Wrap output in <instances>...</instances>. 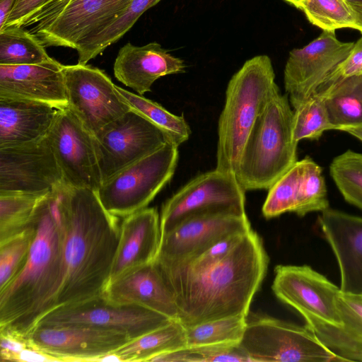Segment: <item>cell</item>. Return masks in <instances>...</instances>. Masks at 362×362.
Returning a JSON list of instances; mask_svg holds the SVG:
<instances>
[{
	"label": "cell",
	"instance_id": "cell-3",
	"mask_svg": "<svg viewBox=\"0 0 362 362\" xmlns=\"http://www.w3.org/2000/svg\"><path fill=\"white\" fill-rule=\"evenodd\" d=\"M62 185L40 201L31 221L35 234L27 259L0 290V329L26 337L56 291L62 269Z\"/></svg>",
	"mask_w": 362,
	"mask_h": 362
},
{
	"label": "cell",
	"instance_id": "cell-21",
	"mask_svg": "<svg viewBox=\"0 0 362 362\" xmlns=\"http://www.w3.org/2000/svg\"><path fill=\"white\" fill-rule=\"evenodd\" d=\"M103 294L113 303L138 305L178 320L174 296L154 261L124 273Z\"/></svg>",
	"mask_w": 362,
	"mask_h": 362
},
{
	"label": "cell",
	"instance_id": "cell-34",
	"mask_svg": "<svg viewBox=\"0 0 362 362\" xmlns=\"http://www.w3.org/2000/svg\"><path fill=\"white\" fill-rule=\"evenodd\" d=\"M298 9L313 25L323 30L344 28L356 30L355 13L346 0H302Z\"/></svg>",
	"mask_w": 362,
	"mask_h": 362
},
{
	"label": "cell",
	"instance_id": "cell-29",
	"mask_svg": "<svg viewBox=\"0 0 362 362\" xmlns=\"http://www.w3.org/2000/svg\"><path fill=\"white\" fill-rule=\"evenodd\" d=\"M24 28L11 25L0 30V64H37L52 59L41 41Z\"/></svg>",
	"mask_w": 362,
	"mask_h": 362
},
{
	"label": "cell",
	"instance_id": "cell-24",
	"mask_svg": "<svg viewBox=\"0 0 362 362\" xmlns=\"http://www.w3.org/2000/svg\"><path fill=\"white\" fill-rule=\"evenodd\" d=\"M61 110L43 102L0 97V148L44 138Z\"/></svg>",
	"mask_w": 362,
	"mask_h": 362
},
{
	"label": "cell",
	"instance_id": "cell-47",
	"mask_svg": "<svg viewBox=\"0 0 362 362\" xmlns=\"http://www.w3.org/2000/svg\"><path fill=\"white\" fill-rule=\"evenodd\" d=\"M344 132L351 134L362 142V127H351Z\"/></svg>",
	"mask_w": 362,
	"mask_h": 362
},
{
	"label": "cell",
	"instance_id": "cell-14",
	"mask_svg": "<svg viewBox=\"0 0 362 362\" xmlns=\"http://www.w3.org/2000/svg\"><path fill=\"white\" fill-rule=\"evenodd\" d=\"M354 42L339 41L335 31L323 30L301 48L292 49L284 71V83L293 109L315 95L321 83L349 56Z\"/></svg>",
	"mask_w": 362,
	"mask_h": 362
},
{
	"label": "cell",
	"instance_id": "cell-20",
	"mask_svg": "<svg viewBox=\"0 0 362 362\" xmlns=\"http://www.w3.org/2000/svg\"><path fill=\"white\" fill-rule=\"evenodd\" d=\"M63 66L54 59L37 64H0V97L36 100L66 108Z\"/></svg>",
	"mask_w": 362,
	"mask_h": 362
},
{
	"label": "cell",
	"instance_id": "cell-28",
	"mask_svg": "<svg viewBox=\"0 0 362 362\" xmlns=\"http://www.w3.org/2000/svg\"><path fill=\"white\" fill-rule=\"evenodd\" d=\"M323 98L331 129L362 127V74L344 80Z\"/></svg>",
	"mask_w": 362,
	"mask_h": 362
},
{
	"label": "cell",
	"instance_id": "cell-18",
	"mask_svg": "<svg viewBox=\"0 0 362 362\" xmlns=\"http://www.w3.org/2000/svg\"><path fill=\"white\" fill-rule=\"evenodd\" d=\"M130 1L69 0L52 20L29 31L45 46L76 49L81 42L110 23Z\"/></svg>",
	"mask_w": 362,
	"mask_h": 362
},
{
	"label": "cell",
	"instance_id": "cell-16",
	"mask_svg": "<svg viewBox=\"0 0 362 362\" xmlns=\"http://www.w3.org/2000/svg\"><path fill=\"white\" fill-rule=\"evenodd\" d=\"M250 229L246 213L221 211L192 216L160 236L154 260L182 261L198 255L230 234Z\"/></svg>",
	"mask_w": 362,
	"mask_h": 362
},
{
	"label": "cell",
	"instance_id": "cell-4",
	"mask_svg": "<svg viewBox=\"0 0 362 362\" xmlns=\"http://www.w3.org/2000/svg\"><path fill=\"white\" fill-rule=\"evenodd\" d=\"M279 91L267 55L247 60L233 75L218 119L216 169L235 176L243 148L258 117Z\"/></svg>",
	"mask_w": 362,
	"mask_h": 362
},
{
	"label": "cell",
	"instance_id": "cell-30",
	"mask_svg": "<svg viewBox=\"0 0 362 362\" xmlns=\"http://www.w3.org/2000/svg\"><path fill=\"white\" fill-rule=\"evenodd\" d=\"M116 88L133 110L162 129L171 143L179 146L188 140L191 129L182 115H174L156 102L117 86Z\"/></svg>",
	"mask_w": 362,
	"mask_h": 362
},
{
	"label": "cell",
	"instance_id": "cell-48",
	"mask_svg": "<svg viewBox=\"0 0 362 362\" xmlns=\"http://www.w3.org/2000/svg\"><path fill=\"white\" fill-rule=\"evenodd\" d=\"M285 1L298 8L302 0H284Z\"/></svg>",
	"mask_w": 362,
	"mask_h": 362
},
{
	"label": "cell",
	"instance_id": "cell-41",
	"mask_svg": "<svg viewBox=\"0 0 362 362\" xmlns=\"http://www.w3.org/2000/svg\"><path fill=\"white\" fill-rule=\"evenodd\" d=\"M29 346L26 337L9 331L0 330L1 361H16L18 354Z\"/></svg>",
	"mask_w": 362,
	"mask_h": 362
},
{
	"label": "cell",
	"instance_id": "cell-10",
	"mask_svg": "<svg viewBox=\"0 0 362 362\" xmlns=\"http://www.w3.org/2000/svg\"><path fill=\"white\" fill-rule=\"evenodd\" d=\"M245 192L233 175L216 168L199 175L163 204L160 236L192 216L221 211L246 213Z\"/></svg>",
	"mask_w": 362,
	"mask_h": 362
},
{
	"label": "cell",
	"instance_id": "cell-38",
	"mask_svg": "<svg viewBox=\"0 0 362 362\" xmlns=\"http://www.w3.org/2000/svg\"><path fill=\"white\" fill-rule=\"evenodd\" d=\"M302 160H298L271 188L262 206L266 218L294 211L302 173Z\"/></svg>",
	"mask_w": 362,
	"mask_h": 362
},
{
	"label": "cell",
	"instance_id": "cell-35",
	"mask_svg": "<svg viewBox=\"0 0 362 362\" xmlns=\"http://www.w3.org/2000/svg\"><path fill=\"white\" fill-rule=\"evenodd\" d=\"M329 172L344 199L362 211V153L347 150L333 159Z\"/></svg>",
	"mask_w": 362,
	"mask_h": 362
},
{
	"label": "cell",
	"instance_id": "cell-50",
	"mask_svg": "<svg viewBox=\"0 0 362 362\" xmlns=\"http://www.w3.org/2000/svg\"><path fill=\"white\" fill-rule=\"evenodd\" d=\"M362 299V294H356Z\"/></svg>",
	"mask_w": 362,
	"mask_h": 362
},
{
	"label": "cell",
	"instance_id": "cell-40",
	"mask_svg": "<svg viewBox=\"0 0 362 362\" xmlns=\"http://www.w3.org/2000/svg\"><path fill=\"white\" fill-rule=\"evenodd\" d=\"M361 74H362V37L354 42L349 56L321 83L315 95L324 98L344 80Z\"/></svg>",
	"mask_w": 362,
	"mask_h": 362
},
{
	"label": "cell",
	"instance_id": "cell-44",
	"mask_svg": "<svg viewBox=\"0 0 362 362\" xmlns=\"http://www.w3.org/2000/svg\"><path fill=\"white\" fill-rule=\"evenodd\" d=\"M16 361L21 362H52L59 361L37 349L32 347L30 345L23 349L18 356Z\"/></svg>",
	"mask_w": 362,
	"mask_h": 362
},
{
	"label": "cell",
	"instance_id": "cell-8",
	"mask_svg": "<svg viewBox=\"0 0 362 362\" xmlns=\"http://www.w3.org/2000/svg\"><path fill=\"white\" fill-rule=\"evenodd\" d=\"M172 320L143 306L113 303L101 294L56 308L43 316L35 327H94L124 332L132 341Z\"/></svg>",
	"mask_w": 362,
	"mask_h": 362
},
{
	"label": "cell",
	"instance_id": "cell-31",
	"mask_svg": "<svg viewBox=\"0 0 362 362\" xmlns=\"http://www.w3.org/2000/svg\"><path fill=\"white\" fill-rule=\"evenodd\" d=\"M247 317L231 316L185 327L187 347L238 344L245 331Z\"/></svg>",
	"mask_w": 362,
	"mask_h": 362
},
{
	"label": "cell",
	"instance_id": "cell-26",
	"mask_svg": "<svg viewBox=\"0 0 362 362\" xmlns=\"http://www.w3.org/2000/svg\"><path fill=\"white\" fill-rule=\"evenodd\" d=\"M187 347L185 327L178 320L134 339L115 353L121 362L150 361L153 357Z\"/></svg>",
	"mask_w": 362,
	"mask_h": 362
},
{
	"label": "cell",
	"instance_id": "cell-5",
	"mask_svg": "<svg viewBox=\"0 0 362 362\" xmlns=\"http://www.w3.org/2000/svg\"><path fill=\"white\" fill-rule=\"evenodd\" d=\"M293 117L288 96L281 91L265 106L246 141L235 173L245 191L269 189L298 161Z\"/></svg>",
	"mask_w": 362,
	"mask_h": 362
},
{
	"label": "cell",
	"instance_id": "cell-11",
	"mask_svg": "<svg viewBox=\"0 0 362 362\" xmlns=\"http://www.w3.org/2000/svg\"><path fill=\"white\" fill-rule=\"evenodd\" d=\"M63 73L67 108L92 134L132 109L103 70L78 63Z\"/></svg>",
	"mask_w": 362,
	"mask_h": 362
},
{
	"label": "cell",
	"instance_id": "cell-17",
	"mask_svg": "<svg viewBox=\"0 0 362 362\" xmlns=\"http://www.w3.org/2000/svg\"><path fill=\"white\" fill-rule=\"evenodd\" d=\"M29 344L62 361H98L131 341L125 333L88 326H36Z\"/></svg>",
	"mask_w": 362,
	"mask_h": 362
},
{
	"label": "cell",
	"instance_id": "cell-42",
	"mask_svg": "<svg viewBox=\"0 0 362 362\" xmlns=\"http://www.w3.org/2000/svg\"><path fill=\"white\" fill-rule=\"evenodd\" d=\"M49 1L17 0L4 28L11 25L22 26L29 17L38 11Z\"/></svg>",
	"mask_w": 362,
	"mask_h": 362
},
{
	"label": "cell",
	"instance_id": "cell-9",
	"mask_svg": "<svg viewBox=\"0 0 362 362\" xmlns=\"http://www.w3.org/2000/svg\"><path fill=\"white\" fill-rule=\"evenodd\" d=\"M93 136L103 182L170 141L162 129L132 108Z\"/></svg>",
	"mask_w": 362,
	"mask_h": 362
},
{
	"label": "cell",
	"instance_id": "cell-7",
	"mask_svg": "<svg viewBox=\"0 0 362 362\" xmlns=\"http://www.w3.org/2000/svg\"><path fill=\"white\" fill-rule=\"evenodd\" d=\"M240 346L253 362L345 361L306 325L268 316L247 317Z\"/></svg>",
	"mask_w": 362,
	"mask_h": 362
},
{
	"label": "cell",
	"instance_id": "cell-15",
	"mask_svg": "<svg viewBox=\"0 0 362 362\" xmlns=\"http://www.w3.org/2000/svg\"><path fill=\"white\" fill-rule=\"evenodd\" d=\"M65 183L46 136L0 148V194L45 196Z\"/></svg>",
	"mask_w": 362,
	"mask_h": 362
},
{
	"label": "cell",
	"instance_id": "cell-13",
	"mask_svg": "<svg viewBox=\"0 0 362 362\" xmlns=\"http://www.w3.org/2000/svg\"><path fill=\"white\" fill-rule=\"evenodd\" d=\"M64 182L97 192L103 183L94 136L67 107L47 134Z\"/></svg>",
	"mask_w": 362,
	"mask_h": 362
},
{
	"label": "cell",
	"instance_id": "cell-22",
	"mask_svg": "<svg viewBox=\"0 0 362 362\" xmlns=\"http://www.w3.org/2000/svg\"><path fill=\"white\" fill-rule=\"evenodd\" d=\"M185 71L184 61L156 42L142 46L127 43L119 50L114 64L115 78L140 95L150 92L159 78Z\"/></svg>",
	"mask_w": 362,
	"mask_h": 362
},
{
	"label": "cell",
	"instance_id": "cell-1",
	"mask_svg": "<svg viewBox=\"0 0 362 362\" xmlns=\"http://www.w3.org/2000/svg\"><path fill=\"white\" fill-rule=\"evenodd\" d=\"M171 291L185 327L223 317L247 316L269 259L252 229L226 256L205 263L155 261Z\"/></svg>",
	"mask_w": 362,
	"mask_h": 362
},
{
	"label": "cell",
	"instance_id": "cell-37",
	"mask_svg": "<svg viewBox=\"0 0 362 362\" xmlns=\"http://www.w3.org/2000/svg\"><path fill=\"white\" fill-rule=\"evenodd\" d=\"M150 361L157 362H253L238 344H221L185 347L158 355Z\"/></svg>",
	"mask_w": 362,
	"mask_h": 362
},
{
	"label": "cell",
	"instance_id": "cell-25",
	"mask_svg": "<svg viewBox=\"0 0 362 362\" xmlns=\"http://www.w3.org/2000/svg\"><path fill=\"white\" fill-rule=\"evenodd\" d=\"M341 326L306 322L317 337L345 361H362V299L341 292L336 300Z\"/></svg>",
	"mask_w": 362,
	"mask_h": 362
},
{
	"label": "cell",
	"instance_id": "cell-36",
	"mask_svg": "<svg viewBox=\"0 0 362 362\" xmlns=\"http://www.w3.org/2000/svg\"><path fill=\"white\" fill-rule=\"evenodd\" d=\"M331 129L325 99L314 95L293 109V136L296 142L317 140Z\"/></svg>",
	"mask_w": 362,
	"mask_h": 362
},
{
	"label": "cell",
	"instance_id": "cell-43",
	"mask_svg": "<svg viewBox=\"0 0 362 362\" xmlns=\"http://www.w3.org/2000/svg\"><path fill=\"white\" fill-rule=\"evenodd\" d=\"M69 0H49L38 11L29 17L22 27L44 25L55 17L69 2Z\"/></svg>",
	"mask_w": 362,
	"mask_h": 362
},
{
	"label": "cell",
	"instance_id": "cell-33",
	"mask_svg": "<svg viewBox=\"0 0 362 362\" xmlns=\"http://www.w3.org/2000/svg\"><path fill=\"white\" fill-rule=\"evenodd\" d=\"M301 160L302 173L293 213L304 216L310 212H321L329 206L321 167L309 156Z\"/></svg>",
	"mask_w": 362,
	"mask_h": 362
},
{
	"label": "cell",
	"instance_id": "cell-6",
	"mask_svg": "<svg viewBox=\"0 0 362 362\" xmlns=\"http://www.w3.org/2000/svg\"><path fill=\"white\" fill-rule=\"evenodd\" d=\"M178 146L168 141L103 182L97 194L105 210L124 218L148 206L174 175Z\"/></svg>",
	"mask_w": 362,
	"mask_h": 362
},
{
	"label": "cell",
	"instance_id": "cell-46",
	"mask_svg": "<svg viewBox=\"0 0 362 362\" xmlns=\"http://www.w3.org/2000/svg\"><path fill=\"white\" fill-rule=\"evenodd\" d=\"M356 16V30L362 33V3L351 4Z\"/></svg>",
	"mask_w": 362,
	"mask_h": 362
},
{
	"label": "cell",
	"instance_id": "cell-2",
	"mask_svg": "<svg viewBox=\"0 0 362 362\" xmlns=\"http://www.w3.org/2000/svg\"><path fill=\"white\" fill-rule=\"evenodd\" d=\"M60 204L62 269L42 317L56 308L103 293L120 234L119 218L105 210L97 192L64 183Z\"/></svg>",
	"mask_w": 362,
	"mask_h": 362
},
{
	"label": "cell",
	"instance_id": "cell-32",
	"mask_svg": "<svg viewBox=\"0 0 362 362\" xmlns=\"http://www.w3.org/2000/svg\"><path fill=\"white\" fill-rule=\"evenodd\" d=\"M45 196L21 193L0 194V243L30 225L40 201Z\"/></svg>",
	"mask_w": 362,
	"mask_h": 362
},
{
	"label": "cell",
	"instance_id": "cell-49",
	"mask_svg": "<svg viewBox=\"0 0 362 362\" xmlns=\"http://www.w3.org/2000/svg\"><path fill=\"white\" fill-rule=\"evenodd\" d=\"M350 4H361L362 3V0H346Z\"/></svg>",
	"mask_w": 362,
	"mask_h": 362
},
{
	"label": "cell",
	"instance_id": "cell-45",
	"mask_svg": "<svg viewBox=\"0 0 362 362\" xmlns=\"http://www.w3.org/2000/svg\"><path fill=\"white\" fill-rule=\"evenodd\" d=\"M16 1L0 0V30L4 27Z\"/></svg>",
	"mask_w": 362,
	"mask_h": 362
},
{
	"label": "cell",
	"instance_id": "cell-12",
	"mask_svg": "<svg viewBox=\"0 0 362 362\" xmlns=\"http://www.w3.org/2000/svg\"><path fill=\"white\" fill-rule=\"evenodd\" d=\"M274 274V295L298 312L305 322L341 326L336 303L341 290L326 276L308 265H278Z\"/></svg>",
	"mask_w": 362,
	"mask_h": 362
},
{
	"label": "cell",
	"instance_id": "cell-39",
	"mask_svg": "<svg viewBox=\"0 0 362 362\" xmlns=\"http://www.w3.org/2000/svg\"><path fill=\"white\" fill-rule=\"evenodd\" d=\"M35 228L30 222L23 231L0 243V290L22 269L33 242Z\"/></svg>",
	"mask_w": 362,
	"mask_h": 362
},
{
	"label": "cell",
	"instance_id": "cell-19",
	"mask_svg": "<svg viewBox=\"0 0 362 362\" xmlns=\"http://www.w3.org/2000/svg\"><path fill=\"white\" fill-rule=\"evenodd\" d=\"M317 223L335 256L341 291L362 294V218L329 207Z\"/></svg>",
	"mask_w": 362,
	"mask_h": 362
},
{
	"label": "cell",
	"instance_id": "cell-27",
	"mask_svg": "<svg viewBox=\"0 0 362 362\" xmlns=\"http://www.w3.org/2000/svg\"><path fill=\"white\" fill-rule=\"evenodd\" d=\"M160 0H131L127 6L106 27L86 39L76 48L78 63L86 64L108 46L118 41L148 9Z\"/></svg>",
	"mask_w": 362,
	"mask_h": 362
},
{
	"label": "cell",
	"instance_id": "cell-23",
	"mask_svg": "<svg viewBox=\"0 0 362 362\" xmlns=\"http://www.w3.org/2000/svg\"><path fill=\"white\" fill-rule=\"evenodd\" d=\"M160 241V216L156 209L146 207L123 218L108 284L135 267L153 262Z\"/></svg>",
	"mask_w": 362,
	"mask_h": 362
}]
</instances>
